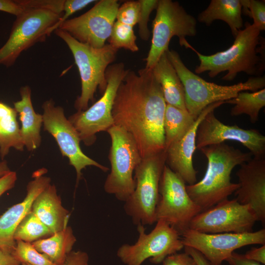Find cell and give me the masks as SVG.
I'll return each mask as SVG.
<instances>
[{
  "instance_id": "cell-37",
  "label": "cell",
  "mask_w": 265,
  "mask_h": 265,
  "mask_svg": "<svg viewBox=\"0 0 265 265\" xmlns=\"http://www.w3.org/2000/svg\"><path fill=\"white\" fill-rule=\"evenodd\" d=\"M162 265H197L195 260L186 253H176L167 257Z\"/></svg>"
},
{
  "instance_id": "cell-17",
  "label": "cell",
  "mask_w": 265,
  "mask_h": 265,
  "mask_svg": "<svg viewBox=\"0 0 265 265\" xmlns=\"http://www.w3.org/2000/svg\"><path fill=\"white\" fill-rule=\"evenodd\" d=\"M229 140L240 143L253 157H265V136L258 130L244 129L237 125H226L215 117L214 111L209 112L198 127L196 149Z\"/></svg>"
},
{
  "instance_id": "cell-3",
  "label": "cell",
  "mask_w": 265,
  "mask_h": 265,
  "mask_svg": "<svg viewBox=\"0 0 265 265\" xmlns=\"http://www.w3.org/2000/svg\"><path fill=\"white\" fill-rule=\"evenodd\" d=\"M199 150L207 158L206 171L200 181L186 186V189L191 199L203 211L228 199L238 188V183L231 182L232 172L236 166L250 160L253 155L224 142Z\"/></svg>"
},
{
  "instance_id": "cell-29",
  "label": "cell",
  "mask_w": 265,
  "mask_h": 265,
  "mask_svg": "<svg viewBox=\"0 0 265 265\" xmlns=\"http://www.w3.org/2000/svg\"><path fill=\"white\" fill-rule=\"evenodd\" d=\"M52 235L47 226L31 210L17 227L14 238L16 241L22 240L32 243Z\"/></svg>"
},
{
  "instance_id": "cell-14",
  "label": "cell",
  "mask_w": 265,
  "mask_h": 265,
  "mask_svg": "<svg viewBox=\"0 0 265 265\" xmlns=\"http://www.w3.org/2000/svg\"><path fill=\"white\" fill-rule=\"evenodd\" d=\"M44 130L49 132L56 141L61 154L66 157L69 164L73 166L77 174V184L82 176V170L88 166H94L104 172L108 168L105 166L85 155L80 143L79 134L67 119L63 108L55 106L52 100L46 101L42 105Z\"/></svg>"
},
{
  "instance_id": "cell-4",
  "label": "cell",
  "mask_w": 265,
  "mask_h": 265,
  "mask_svg": "<svg viewBox=\"0 0 265 265\" xmlns=\"http://www.w3.org/2000/svg\"><path fill=\"white\" fill-rule=\"evenodd\" d=\"M166 53L182 83L186 108L195 119L211 104L234 98L241 91L265 88V77H250L244 82L232 85L208 82L187 68L177 52L168 49Z\"/></svg>"
},
{
  "instance_id": "cell-6",
  "label": "cell",
  "mask_w": 265,
  "mask_h": 265,
  "mask_svg": "<svg viewBox=\"0 0 265 265\" xmlns=\"http://www.w3.org/2000/svg\"><path fill=\"white\" fill-rule=\"evenodd\" d=\"M166 164V152L142 158L134 170L135 189L125 202L124 209L134 224L143 226L156 222L159 183Z\"/></svg>"
},
{
  "instance_id": "cell-12",
  "label": "cell",
  "mask_w": 265,
  "mask_h": 265,
  "mask_svg": "<svg viewBox=\"0 0 265 265\" xmlns=\"http://www.w3.org/2000/svg\"><path fill=\"white\" fill-rule=\"evenodd\" d=\"M159 193L156 220L165 221L181 236L191 219L202 211L201 208L188 194L184 181L166 164L161 176Z\"/></svg>"
},
{
  "instance_id": "cell-16",
  "label": "cell",
  "mask_w": 265,
  "mask_h": 265,
  "mask_svg": "<svg viewBox=\"0 0 265 265\" xmlns=\"http://www.w3.org/2000/svg\"><path fill=\"white\" fill-rule=\"evenodd\" d=\"M119 7L116 0L97 1L88 11L68 19L58 29L82 43L95 48H101L111 34Z\"/></svg>"
},
{
  "instance_id": "cell-15",
  "label": "cell",
  "mask_w": 265,
  "mask_h": 265,
  "mask_svg": "<svg viewBox=\"0 0 265 265\" xmlns=\"http://www.w3.org/2000/svg\"><path fill=\"white\" fill-rule=\"evenodd\" d=\"M184 246L200 252L212 265L222 263L237 249L252 244H265V229L243 233L207 234L187 229L181 234Z\"/></svg>"
},
{
  "instance_id": "cell-38",
  "label": "cell",
  "mask_w": 265,
  "mask_h": 265,
  "mask_svg": "<svg viewBox=\"0 0 265 265\" xmlns=\"http://www.w3.org/2000/svg\"><path fill=\"white\" fill-rule=\"evenodd\" d=\"M64 265H89L88 254L82 251H72Z\"/></svg>"
},
{
  "instance_id": "cell-18",
  "label": "cell",
  "mask_w": 265,
  "mask_h": 265,
  "mask_svg": "<svg viewBox=\"0 0 265 265\" xmlns=\"http://www.w3.org/2000/svg\"><path fill=\"white\" fill-rule=\"evenodd\" d=\"M239 187L234 192L240 204L249 205L258 221L265 223V158L253 157L236 173Z\"/></svg>"
},
{
  "instance_id": "cell-35",
  "label": "cell",
  "mask_w": 265,
  "mask_h": 265,
  "mask_svg": "<svg viewBox=\"0 0 265 265\" xmlns=\"http://www.w3.org/2000/svg\"><path fill=\"white\" fill-rule=\"evenodd\" d=\"M94 0H65L63 14L58 21L49 30V35L59 27L74 13L81 10L90 3L96 1Z\"/></svg>"
},
{
  "instance_id": "cell-7",
  "label": "cell",
  "mask_w": 265,
  "mask_h": 265,
  "mask_svg": "<svg viewBox=\"0 0 265 265\" xmlns=\"http://www.w3.org/2000/svg\"><path fill=\"white\" fill-rule=\"evenodd\" d=\"M107 132L111 142L108 155L111 169L104 190L125 202L135 189L133 173L142 158L134 139L125 130L113 125Z\"/></svg>"
},
{
  "instance_id": "cell-44",
  "label": "cell",
  "mask_w": 265,
  "mask_h": 265,
  "mask_svg": "<svg viewBox=\"0 0 265 265\" xmlns=\"http://www.w3.org/2000/svg\"><path fill=\"white\" fill-rule=\"evenodd\" d=\"M0 265H20V264L11 254L0 249Z\"/></svg>"
},
{
  "instance_id": "cell-13",
  "label": "cell",
  "mask_w": 265,
  "mask_h": 265,
  "mask_svg": "<svg viewBox=\"0 0 265 265\" xmlns=\"http://www.w3.org/2000/svg\"><path fill=\"white\" fill-rule=\"evenodd\" d=\"M257 221L250 205L226 199L195 215L188 229L207 234L248 233Z\"/></svg>"
},
{
  "instance_id": "cell-26",
  "label": "cell",
  "mask_w": 265,
  "mask_h": 265,
  "mask_svg": "<svg viewBox=\"0 0 265 265\" xmlns=\"http://www.w3.org/2000/svg\"><path fill=\"white\" fill-rule=\"evenodd\" d=\"M14 108L0 102V156L3 159L11 148L23 151L25 145Z\"/></svg>"
},
{
  "instance_id": "cell-23",
  "label": "cell",
  "mask_w": 265,
  "mask_h": 265,
  "mask_svg": "<svg viewBox=\"0 0 265 265\" xmlns=\"http://www.w3.org/2000/svg\"><path fill=\"white\" fill-rule=\"evenodd\" d=\"M152 69L160 85L166 104L187 110L182 83L166 52L161 55Z\"/></svg>"
},
{
  "instance_id": "cell-11",
  "label": "cell",
  "mask_w": 265,
  "mask_h": 265,
  "mask_svg": "<svg viewBox=\"0 0 265 265\" xmlns=\"http://www.w3.org/2000/svg\"><path fill=\"white\" fill-rule=\"evenodd\" d=\"M62 15L47 9H25L16 16L7 40L0 48V65H13L23 52L45 41Z\"/></svg>"
},
{
  "instance_id": "cell-34",
  "label": "cell",
  "mask_w": 265,
  "mask_h": 265,
  "mask_svg": "<svg viewBox=\"0 0 265 265\" xmlns=\"http://www.w3.org/2000/svg\"><path fill=\"white\" fill-rule=\"evenodd\" d=\"M140 12L138 0H128L119 6L116 21L134 26L138 23Z\"/></svg>"
},
{
  "instance_id": "cell-45",
  "label": "cell",
  "mask_w": 265,
  "mask_h": 265,
  "mask_svg": "<svg viewBox=\"0 0 265 265\" xmlns=\"http://www.w3.org/2000/svg\"><path fill=\"white\" fill-rule=\"evenodd\" d=\"M10 171L6 161H0V177L6 174Z\"/></svg>"
},
{
  "instance_id": "cell-21",
  "label": "cell",
  "mask_w": 265,
  "mask_h": 265,
  "mask_svg": "<svg viewBox=\"0 0 265 265\" xmlns=\"http://www.w3.org/2000/svg\"><path fill=\"white\" fill-rule=\"evenodd\" d=\"M31 210L53 234L67 226L70 214L62 205L53 185L50 184L36 197Z\"/></svg>"
},
{
  "instance_id": "cell-41",
  "label": "cell",
  "mask_w": 265,
  "mask_h": 265,
  "mask_svg": "<svg viewBox=\"0 0 265 265\" xmlns=\"http://www.w3.org/2000/svg\"><path fill=\"white\" fill-rule=\"evenodd\" d=\"M230 265H263L259 263L246 258L244 254L233 252L226 260Z\"/></svg>"
},
{
  "instance_id": "cell-22",
  "label": "cell",
  "mask_w": 265,
  "mask_h": 265,
  "mask_svg": "<svg viewBox=\"0 0 265 265\" xmlns=\"http://www.w3.org/2000/svg\"><path fill=\"white\" fill-rule=\"evenodd\" d=\"M21 100L14 103V109L19 114L21 133L25 147L31 152L41 143V128L43 124L42 114L37 113L33 107L31 89L28 86L20 89Z\"/></svg>"
},
{
  "instance_id": "cell-46",
  "label": "cell",
  "mask_w": 265,
  "mask_h": 265,
  "mask_svg": "<svg viewBox=\"0 0 265 265\" xmlns=\"http://www.w3.org/2000/svg\"><path fill=\"white\" fill-rule=\"evenodd\" d=\"M0 129H1V128H0Z\"/></svg>"
},
{
  "instance_id": "cell-43",
  "label": "cell",
  "mask_w": 265,
  "mask_h": 265,
  "mask_svg": "<svg viewBox=\"0 0 265 265\" xmlns=\"http://www.w3.org/2000/svg\"><path fill=\"white\" fill-rule=\"evenodd\" d=\"M185 252L189 255L197 265H212L206 258L197 250L188 246H184Z\"/></svg>"
},
{
  "instance_id": "cell-39",
  "label": "cell",
  "mask_w": 265,
  "mask_h": 265,
  "mask_svg": "<svg viewBox=\"0 0 265 265\" xmlns=\"http://www.w3.org/2000/svg\"><path fill=\"white\" fill-rule=\"evenodd\" d=\"M17 179L16 172L12 171L0 177V196L14 186Z\"/></svg>"
},
{
  "instance_id": "cell-1",
  "label": "cell",
  "mask_w": 265,
  "mask_h": 265,
  "mask_svg": "<svg viewBox=\"0 0 265 265\" xmlns=\"http://www.w3.org/2000/svg\"><path fill=\"white\" fill-rule=\"evenodd\" d=\"M166 104L152 69H128L112 109L114 125L134 139L142 158L165 151L163 119Z\"/></svg>"
},
{
  "instance_id": "cell-33",
  "label": "cell",
  "mask_w": 265,
  "mask_h": 265,
  "mask_svg": "<svg viewBox=\"0 0 265 265\" xmlns=\"http://www.w3.org/2000/svg\"><path fill=\"white\" fill-rule=\"evenodd\" d=\"M140 12L138 21V34L140 38L147 41L150 37L148 22L151 12L156 9L159 0H139Z\"/></svg>"
},
{
  "instance_id": "cell-24",
  "label": "cell",
  "mask_w": 265,
  "mask_h": 265,
  "mask_svg": "<svg viewBox=\"0 0 265 265\" xmlns=\"http://www.w3.org/2000/svg\"><path fill=\"white\" fill-rule=\"evenodd\" d=\"M240 0H212L208 6L199 14L198 21L210 26L217 20L225 22L235 37L243 26Z\"/></svg>"
},
{
  "instance_id": "cell-28",
  "label": "cell",
  "mask_w": 265,
  "mask_h": 265,
  "mask_svg": "<svg viewBox=\"0 0 265 265\" xmlns=\"http://www.w3.org/2000/svg\"><path fill=\"white\" fill-rule=\"evenodd\" d=\"M225 103L234 105L230 112L232 116L247 114L251 122L255 123L258 120L260 110L265 106V89L252 92H240L236 97Z\"/></svg>"
},
{
  "instance_id": "cell-25",
  "label": "cell",
  "mask_w": 265,
  "mask_h": 265,
  "mask_svg": "<svg viewBox=\"0 0 265 265\" xmlns=\"http://www.w3.org/2000/svg\"><path fill=\"white\" fill-rule=\"evenodd\" d=\"M77 241L73 231L67 226L51 236L31 243L40 253L45 255L56 265H64Z\"/></svg>"
},
{
  "instance_id": "cell-10",
  "label": "cell",
  "mask_w": 265,
  "mask_h": 265,
  "mask_svg": "<svg viewBox=\"0 0 265 265\" xmlns=\"http://www.w3.org/2000/svg\"><path fill=\"white\" fill-rule=\"evenodd\" d=\"M128 69L122 62L110 64L106 70L107 85L102 97L85 110L77 111L68 118L85 145L93 144L96 133L114 125L112 109L118 88Z\"/></svg>"
},
{
  "instance_id": "cell-19",
  "label": "cell",
  "mask_w": 265,
  "mask_h": 265,
  "mask_svg": "<svg viewBox=\"0 0 265 265\" xmlns=\"http://www.w3.org/2000/svg\"><path fill=\"white\" fill-rule=\"evenodd\" d=\"M224 104L225 102H218L207 106L185 134L165 150L166 164L188 185L195 184L197 180V171L193 166V156L196 149L198 127L209 112Z\"/></svg>"
},
{
  "instance_id": "cell-27",
  "label": "cell",
  "mask_w": 265,
  "mask_h": 265,
  "mask_svg": "<svg viewBox=\"0 0 265 265\" xmlns=\"http://www.w3.org/2000/svg\"><path fill=\"white\" fill-rule=\"evenodd\" d=\"M196 119L187 110L166 104L163 119L165 151L185 134Z\"/></svg>"
},
{
  "instance_id": "cell-9",
  "label": "cell",
  "mask_w": 265,
  "mask_h": 265,
  "mask_svg": "<svg viewBox=\"0 0 265 265\" xmlns=\"http://www.w3.org/2000/svg\"><path fill=\"white\" fill-rule=\"evenodd\" d=\"M149 234L142 224L137 225L138 238L135 243L122 245L117 256L125 265H141L147 259L154 264H159L168 256L177 253L184 247L180 234L165 221L159 219Z\"/></svg>"
},
{
  "instance_id": "cell-20",
  "label": "cell",
  "mask_w": 265,
  "mask_h": 265,
  "mask_svg": "<svg viewBox=\"0 0 265 265\" xmlns=\"http://www.w3.org/2000/svg\"><path fill=\"white\" fill-rule=\"evenodd\" d=\"M47 172L44 168L34 172L33 179L27 184L24 199L9 208L0 216V249L3 251L12 254L16 244L14 234L17 227L31 211L36 197L51 184L50 178L45 175Z\"/></svg>"
},
{
  "instance_id": "cell-8",
  "label": "cell",
  "mask_w": 265,
  "mask_h": 265,
  "mask_svg": "<svg viewBox=\"0 0 265 265\" xmlns=\"http://www.w3.org/2000/svg\"><path fill=\"white\" fill-rule=\"evenodd\" d=\"M153 22L152 38L145 68L152 69L161 55L169 49L172 37L177 36L181 46L187 41L186 36L196 35V19L188 14L177 1L159 0Z\"/></svg>"
},
{
  "instance_id": "cell-2",
  "label": "cell",
  "mask_w": 265,
  "mask_h": 265,
  "mask_svg": "<svg viewBox=\"0 0 265 265\" xmlns=\"http://www.w3.org/2000/svg\"><path fill=\"white\" fill-rule=\"evenodd\" d=\"M244 26L228 49L211 55L200 53L186 42L184 47L195 53L200 61L195 73L208 72L209 76L213 78L226 72L222 78L225 81L233 80L240 72L259 75L265 68V45L259 47L264 38L260 36L261 31L253 24L246 22Z\"/></svg>"
},
{
  "instance_id": "cell-36",
  "label": "cell",
  "mask_w": 265,
  "mask_h": 265,
  "mask_svg": "<svg viewBox=\"0 0 265 265\" xmlns=\"http://www.w3.org/2000/svg\"><path fill=\"white\" fill-rule=\"evenodd\" d=\"M65 0H17L18 3L24 9L44 8L57 14H63Z\"/></svg>"
},
{
  "instance_id": "cell-42",
  "label": "cell",
  "mask_w": 265,
  "mask_h": 265,
  "mask_svg": "<svg viewBox=\"0 0 265 265\" xmlns=\"http://www.w3.org/2000/svg\"><path fill=\"white\" fill-rule=\"evenodd\" d=\"M244 255L248 259L264 265L265 264V244L262 245L260 247L251 248Z\"/></svg>"
},
{
  "instance_id": "cell-31",
  "label": "cell",
  "mask_w": 265,
  "mask_h": 265,
  "mask_svg": "<svg viewBox=\"0 0 265 265\" xmlns=\"http://www.w3.org/2000/svg\"><path fill=\"white\" fill-rule=\"evenodd\" d=\"M11 254L22 265H56L38 252L31 243L22 240L16 241Z\"/></svg>"
},
{
  "instance_id": "cell-5",
  "label": "cell",
  "mask_w": 265,
  "mask_h": 265,
  "mask_svg": "<svg viewBox=\"0 0 265 265\" xmlns=\"http://www.w3.org/2000/svg\"><path fill=\"white\" fill-rule=\"evenodd\" d=\"M54 33L67 44L73 55L81 81V93L74 106L77 111L85 110L89 102L94 101L98 89L102 94L104 93L107 85L106 70L115 60L118 50L108 44L93 48L58 28Z\"/></svg>"
},
{
  "instance_id": "cell-40",
  "label": "cell",
  "mask_w": 265,
  "mask_h": 265,
  "mask_svg": "<svg viewBox=\"0 0 265 265\" xmlns=\"http://www.w3.org/2000/svg\"><path fill=\"white\" fill-rule=\"evenodd\" d=\"M24 9L17 0H0V11L16 16L19 15Z\"/></svg>"
},
{
  "instance_id": "cell-32",
  "label": "cell",
  "mask_w": 265,
  "mask_h": 265,
  "mask_svg": "<svg viewBox=\"0 0 265 265\" xmlns=\"http://www.w3.org/2000/svg\"><path fill=\"white\" fill-rule=\"evenodd\" d=\"M240 2L244 13L253 19V24L261 31L265 30V0H240Z\"/></svg>"
},
{
  "instance_id": "cell-30",
  "label": "cell",
  "mask_w": 265,
  "mask_h": 265,
  "mask_svg": "<svg viewBox=\"0 0 265 265\" xmlns=\"http://www.w3.org/2000/svg\"><path fill=\"white\" fill-rule=\"evenodd\" d=\"M136 40L133 26L115 20L107 40L108 44L117 50L124 49L136 52L139 50Z\"/></svg>"
}]
</instances>
